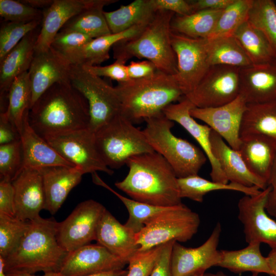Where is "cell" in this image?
Here are the masks:
<instances>
[{"label":"cell","instance_id":"53","mask_svg":"<svg viewBox=\"0 0 276 276\" xmlns=\"http://www.w3.org/2000/svg\"><path fill=\"white\" fill-rule=\"evenodd\" d=\"M127 70L129 78L132 79L148 77L158 71L155 65L147 60L132 61L127 65Z\"/></svg>","mask_w":276,"mask_h":276},{"label":"cell","instance_id":"10","mask_svg":"<svg viewBox=\"0 0 276 276\" xmlns=\"http://www.w3.org/2000/svg\"><path fill=\"white\" fill-rule=\"evenodd\" d=\"M44 139L65 159L83 174L113 171L102 159L97 148L95 132L89 128L47 135Z\"/></svg>","mask_w":276,"mask_h":276},{"label":"cell","instance_id":"47","mask_svg":"<svg viewBox=\"0 0 276 276\" xmlns=\"http://www.w3.org/2000/svg\"><path fill=\"white\" fill-rule=\"evenodd\" d=\"M93 39L77 32L60 30L53 40L50 48L66 57Z\"/></svg>","mask_w":276,"mask_h":276},{"label":"cell","instance_id":"30","mask_svg":"<svg viewBox=\"0 0 276 276\" xmlns=\"http://www.w3.org/2000/svg\"><path fill=\"white\" fill-rule=\"evenodd\" d=\"M261 243L251 242L238 250H220L221 259L218 266L235 273L251 272L272 275L267 257L262 254Z\"/></svg>","mask_w":276,"mask_h":276},{"label":"cell","instance_id":"32","mask_svg":"<svg viewBox=\"0 0 276 276\" xmlns=\"http://www.w3.org/2000/svg\"><path fill=\"white\" fill-rule=\"evenodd\" d=\"M118 1L96 0L93 5L71 18L60 30L77 32L93 39L112 34L103 8Z\"/></svg>","mask_w":276,"mask_h":276},{"label":"cell","instance_id":"15","mask_svg":"<svg viewBox=\"0 0 276 276\" xmlns=\"http://www.w3.org/2000/svg\"><path fill=\"white\" fill-rule=\"evenodd\" d=\"M221 225L218 222L208 239L195 248L186 247L174 242L171 257V276H190L218 266L221 259L218 249L221 234Z\"/></svg>","mask_w":276,"mask_h":276},{"label":"cell","instance_id":"26","mask_svg":"<svg viewBox=\"0 0 276 276\" xmlns=\"http://www.w3.org/2000/svg\"><path fill=\"white\" fill-rule=\"evenodd\" d=\"M239 152L248 169L268 185L276 157V140L260 134L240 136Z\"/></svg>","mask_w":276,"mask_h":276},{"label":"cell","instance_id":"64","mask_svg":"<svg viewBox=\"0 0 276 276\" xmlns=\"http://www.w3.org/2000/svg\"><path fill=\"white\" fill-rule=\"evenodd\" d=\"M275 218H276V216H275Z\"/></svg>","mask_w":276,"mask_h":276},{"label":"cell","instance_id":"24","mask_svg":"<svg viewBox=\"0 0 276 276\" xmlns=\"http://www.w3.org/2000/svg\"><path fill=\"white\" fill-rule=\"evenodd\" d=\"M135 234L106 209L98 225L96 241L128 264L139 249Z\"/></svg>","mask_w":276,"mask_h":276},{"label":"cell","instance_id":"54","mask_svg":"<svg viewBox=\"0 0 276 276\" xmlns=\"http://www.w3.org/2000/svg\"><path fill=\"white\" fill-rule=\"evenodd\" d=\"M234 0H195L190 1L193 13L204 10H223Z\"/></svg>","mask_w":276,"mask_h":276},{"label":"cell","instance_id":"56","mask_svg":"<svg viewBox=\"0 0 276 276\" xmlns=\"http://www.w3.org/2000/svg\"><path fill=\"white\" fill-rule=\"evenodd\" d=\"M20 1L35 9L44 10L51 6L54 0H21Z\"/></svg>","mask_w":276,"mask_h":276},{"label":"cell","instance_id":"25","mask_svg":"<svg viewBox=\"0 0 276 276\" xmlns=\"http://www.w3.org/2000/svg\"><path fill=\"white\" fill-rule=\"evenodd\" d=\"M20 140L23 154L21 171L25 168L39 170L54 166L75 167L33 129L29 123L28 114L24 121Z\"/></svg>","mask_w":276,"mask_h":276},{"label":"cell","instance_id":"52","mask_svg":"<svg viewBox=\"0 0 276 276\" xmlns=\"http://www.w3.org/2000/svg\"><path fill=\"white\" fill-rule=\"evenodd\" d=\"M20 140V134L16 127L5 112L0 113V145Z\"/></svg>","mask_w":276,"mask_h":276},{"label":"cell","instance_id":"40","mask_svg":"<svg viewBox=\"0 0 276 276\" xmlns=\"http://www.w3.org/2000/svg\"><path fill=\"white\" fill-rule=\"evenodd\" d=\"M247 21L264 34L276 52V3L271 0H252Z\"/></svg>","mask_w":276,"mask_h":276},{"label":"cell","instance_id":"42","mask_svg":"<svg viewBox=\"0 0 276 276\" xmlns=\"http://www.w3.org/2000/svg\"><path fill=\"white\" fill-rule=\"evenodd\" d=\"M252 3V0H234L223 10L214 31L209 38L233 35L235 31L247 20Z\"/></svg>","mask_w":276,"mask_h":276},{"label":"cell","instance_id":"13","mask_svg":"<svg viewBox=\"0 0 276 276\" xmlns=\"http://www.w3.org/2000/svg\"><path fill=\"white\" fill-rule=\"evenodd\" d=\"M177 73L175 75L185 96L193 91L210 67L204 38H193L171 32Z\"/></svg>","mask_w":276,"mask_h":276},{"label":"cell","instance_id":"33","mask_svg":"<svg viewBox=\"0 0 276 276\" xmlns=\"http://www.w3.org/2000/svg\"><path fill=\"white\" fill-rule=\"evenodd\" d=\"M233 35L252 65L276 61V52L266 37L247 20L235 31Z\"/></svg>","mask_w":276,"mask_h":276},{"label":"cell","instance_id":"62","mask_svg":"<svg viewBox=\"0 0 276 276\" xmlns=\"http://www.w3.org/2000/svg\"><path fill=\"white\" fill-rule=\"evenodd\" d=\"M190 276H206V275L205 273L200 272V273H197L193 274Z\"/></svg>","mask_w":276,"mask_h":276},{"label":"cell","instance_id":"20","mask_svg":"<svg viewBox=\"0 0 276 276\" xmlns=\"http://www.w3.org/2000/svg\"><path fill=\"white\" fill-rule=\"evenodd\" d=\"M14 193V217L31 220L45 209V197L42 177L34 169H23L12 181Z\"/></svg>","mask_w":276,"mask_h":276},{"label":"cell","instance_id":"59","mask_svg":"<svg viewBox=\"0 0 276 276\" xmlns=\"http://www.w3.org/2000/svg\"><path fill=\"white\" fill-rule=\"evenodd\" d=\"M6 276H62L59 272H48L44 273L42 275H36L34 274H30L27 273L19 272H11L6 273Z\"/></svg>","mask_w":276,"mask_h":276},{"label":"cell","instance_id":"21","mask_svg":"<svg viewBox=\"0 0 276 276\" xmlns=\"http://www.w3.org/2000/svg\"><path fill=\"white\" fill-rule=\"evenodd\" d=\"M96 0H54L42 10V19L35 53L45 51L63 26L73 17L93 5Z\"/></svg>","mask_w":276,"mask_h":276},{"label":"cell","instance_id":"63","mask_svg":"<svg viewBox=\"0 0 276 276\" xmlns=\"http://www.w3.org/2000/svg\"><path fill=\"white\" fill-rule=\"evenodd\" d=\"M269 276H276L275 275H270Z\"/></svg>","mask_w":276,"mask_h":276},{"label":"cell","instance_id":"9","mask_svg":"<svg viewBox=\"0 0 276 276\" xmlns=\"http://www.w3.org/2000/svg\"><path fill=\"white\" fill-rule=\"evenodd\" d=\"M70 82L87 101L90 116L88 128L94 132L122 114L116 87L101 77L91 74L82 66L72 64Z\"/></svg>","mask_w":276,"mask_h":276},{"label":"cell","instance_id":"17","mask_svg":"<svg viewBox=\"0 0 276 276\" xmlns=\"http://www.w3.org/2000/svg\"><path fill=\"white\" fill-rule=\"evenodd\" d=\"M71 63L50 48L35 53L28 70L32 90L31 107L50 87L57 83L70 82Z\"/></svg>","mask_w":276,"mask_h":276},{"label":"cell","instance_id":"36","mask_svg":"<svg viewBox=\"0 0 276 276\" xmlns=\"http://www.w3.org/2000/svg\"><path fill=\"white\" fill-rule=\"evenodd\" d=\"M223 10H204L183 16L175 14L171 22V30L191 38H208Z\"/></svg>","mask_w":276,"mask_h":276},{"label":"cell","instance_id":"46","mask_svg":"<svg viewBox=\"0 0 276 276\" xmlns=\"http://www.w3.org/2000/svg\"><path fill=\"white\" fill-rule=\"evenodd\" d=\"M163 245L134 254L128 261L127 276H150Z\"/></svg>","mask_w":276,"mask_h":276},{"label":"cell","instance_id":"50","mask_svg":"<svg viewBox=\"0 0 276 276\" xmlns=\"http://www.w3.org/2000/svg\"><path fill=\"white\" fill-rule=\"evenodd\" d=\"M175 241L169 242L163 245L150 276H171V257L172 246Z\"/></svg>","mask_w":276,"mask_h":276},{"label":"cell","instance_id":"18","mask_svg":"<svg viewBox=\"0 0 276 276\" xmlns=\"http://www.w3.org/2000/svg\"><path fill=\"white\" fill-rule=\"evenodd\" d=\"M127 262L99 244H88L68 252L59 272L62 276H86L123 269Z\"/></svg>","mask_w":276,"mask_h":276},{"label":"cell","instance_id":"37","mask_svg":"<svg viewBox=\"0 0 276 276\" xmlns=\"http://www.w3.org/2000/svg\"><path fill=\"white\" fill-rule=\"evenodd\" d=\"M178 185L180 197L187 198L193 201L202 202L204 196L208 193L218 190H231L254 195L262 190L254 186L248 187L232 182L223 183L210 181L197 175L178 178Z\"/></svg>","mask_w":276,"mask_h":276},{"label":"cell","instance_id":"34","mask_svg":"<svg viewBox=\"0 0 276 276\" xmlns=\"http://www.w3.org/2000/svg\"><path fill=\"white\" fill-rule=\"evenodd\" d=\"M205 39L210 66L224 65L243 68L252 65L233 35Z\"/></svg>","mask_w":276,"mask_h":276},{"label":"cell","instance_id":"45","mask_svg":"<svg viewBox=\"0 0 276 276\" xmlns=\"http://www.w3.org/2000/svg\"><path fill=\"white\" fill-rule=\"evenodd\" d=\"M0 15L8 22H29L42 20L43 14L20 1L0 0Z\"/></svg>","mask_w":276,"mask_h":276},{"label":"cell","instance_id":"48","mask_svg":"<svg viewBox=\"0 0 276 276\" xmlns=\"http://www.w3.org/2000/svg\"><path fill=\"white\" fill-rule=\"evenodd\" d=\"M82 67L93 75L100 77H107L117 81L118 83L130 79L127 73V65L117 61L105 66L92 65Z\"/></svg>","mask_w":276,"mask_h":276},{"label":"cell","instance_id":"43","mask_svg":"<svg viewBox=\"0 0 276 276\" xmlns=\"http://www.w3.org/2000/svg\"><path fill=\"white\" fill-rule=\"evenodd\" d=\"M41 21L3 24L0 29V62L24 37L40 26Z\"/></svg>","mask_w":276,"mask_h":276},{"label":"cell","instance_id":"4","mask_svg":"<svg viewBox=\"0 0 276 276\" xmlns=\"http://www.w3.org/2000/svg\"><path fill=\"white\" fill-rule=\"evenodd\" d=\"M116 87L122 114L133 124L162 113L167 106L185 96L175 75L159 71L148 77L118 83Z\"/></svg>","mask_w":276,"mask_h":276},{"label":"cell","instance_id":"8","mask_svg":"<svg viewBox=\"0 0 276 276\" xmlns=\"http://www.w3.org/2000/svg\"><path fill=\"white\" fill-rule=\"evenodd\" d=\"M199 215L181 203L158 215L135 234L139 251L171 241L186 242L197 232Z\"/></svg>","mask_w":276,"mask_h":276},{"label":"cell","instance_id":"29","mask_svg":"<svg viewBox=\"0 0 276 276\" xmlns=\"http://www.w3.org/2000/svg\"><path fill=\"white\" fill-rule=\"evenodd\" d=\"M147 25L135 26L121 33L94 38L65 57L73 65H98L109 58L110 50L116 43L138 36Z\"/></svg>","mask_w":276,"mask_h":276},{"label":"cell","instance_id":"57","mask_svg":"<svg viewBox=\"0 0 276 276\" xmlns=\"http://www.w3.org/2000/svg\"><path fill=\"white\" fill-rule=\"evenodd\" d=\"M127 269H119L98 272L86 276H127Z\"/></svg>","mask_w":276,"mask_h":276},{"label":"cell","instance_id":"16","mask_svg":"<svg viewBox=\"0 0 276 276\" xmlns=\"http://www.w3.org/2000/svg\"><path fill=\"white\" fill-rule=\"evenodd\" d=\"M247 105L245 98L240 94L233 101L220 106L195 107L191 109L190 114L204 122L232 148L238 150L241 143V125Z\"/></svg>","mask_w":276,"mask_h":276},{"label":"cell","instance_id":"44","mask_svg":"<svg viewBox=\"0 0 276 276\" xmlns=\"http://www.w3.org/2000/svg\"><path fill=\"white\" fill-rule=\"evenodd\" d=\"M23 162L21 140L0 146L1 180L12 181L20 172Z\"/></svg>","mask_w":276,"mask_h":276},{"label":"cell","instance_id":"12","mask_svg":"<svg viewBox=\"0 0 276 276\" xmlns=\"http://www.w3.org/2000/svg\"><path fill=\"white\" fill-rule=\"evenodd\" d=\"M105 209L93 199L79 203L58 223L57 237L59 244L68 252L96 240L98 225Z\"/></svg>","mask_w":276,"mask_h":276},{"label":"cell","instance_id":"58","mask_svg":"<svg viewBox=\"0 0 276 276\" xmlns=\"http://www.w3.org/2000/svg\"><path fill=\"white\" fill-rule=\"evenodd\" d=\"M266 257L272 275H276V249H271Z\"/></svg>","mask_w":276,"mask_h":276},{"label":"cell","instance_id":"55","mask_svg":"<svg viewBox=\"0 0 276 276\" xmlns=\"http://www.w3.org/2000/svg\"><path fill=\"white\" fill-rule=\"evenodd\" d=\"M268 186L271 188L266 204V212L270 215L276 216V157L270 172Z\"/></svg>","mask_w":276,"mask_h":276},{"label":"cell","instance_id":"61","mask_svg":"<svg viewBox=\"0 0 276 276\" xmlns=\"http://www.w3.org/2000/svg\"><path fill=\"white\" fill-rule=\"evenodd\" d=\"M0 276H6L4 271V261L3 258L0 257Z\"/></svg>","mask_w":276,"mask_h":276},{"label":"cell","instance_id":"31","mask_svg":"<svg viewBox=\"0 0 276 276\" xmlns=\"http://www.w3.org/2000/svg\"><path fill=\"white\" fill-rule=\"evenodd\" d=\"M157 11L153 0H135L104 13L111 33L116 34L135 26L149 24Z\"/></svg>","mask_w":276,"mask_h":276},{"label":"cell","instance_id":"49","mask_svg":"<svg viewBox=\"0 0 276 276\" xmlns=\"http://www.w3.org/2000/svg\"><path fill=\"white\" fill-rule=\"evenodd\" d=\"M14 193L11 181L1 180L0 214L14 216Z\"/></svg>","mask_w":276,"mask_h":276},{"label":"cell","instance_id":"3","mask_svg":"<svg viewBox=\"0 0 276 276\" xmlns=\"http://www.w3.org/2000/svg\"><path fill=\"white\" fill-rule=\"evenodd\" d=\"M59 222L40 216L29 220L28 228L16 249L4 261L5 273L59 272L68 252L59 243Z\"/></svg>","mask_w":276,"mask_h":276},{"label":"cell","instance_id":"7","mask_svg":"<svg viewBox=\"0 0 276 276\" xmlns=\"http://www.w3.org/2000/svg\"><path fill=\"white\" fill-rule=\"evenodd\" d=\"M98 151L110 169L122 167L133 156L155 151L142 130L120 114L95 132Z\"/></svg>","mask_w":276,"mask_h":276},{"label":"cell","instance_id":"28","mask_svg":"<svg viewBox=\"0 0 276 276\" xmlns=\"http://www.w3.org/2000/svg\"><path fill=\"white\" fill-rule=\"evenodd\" d=\"M41 25L28 33L0 62L1 101L8 91L14 80L28 72L32 61Z\"/></svg>","mask_w":276,"mask_h":276},{"label":"cell","instance_id":"39","mask_svg":"<svg viewBox=\"0 0 276 276\" xmlns=\"http://www.w3.org/2000/svg\"><path fill=\"white\" fill-rule=\"evenodd\" d=\"M32 90L28 72L16 77L8 91L6 112L20 134L24 121L31 107Z\"/></svg>","mask_w":276,"mask_h":276},{"label":"cell","instance_id":"35","mask_svg":"<svg viewBox=\"0 0 276 276\" xmlns=\"http://www.w3.org/2000/svg\"><path fill=\"white\" fill-rule=\"evenodd\" d=\"M265 135L276 140V100L265 103L247 104L240 128V136Z\"/></svg>","mask_w":276,"mask_h":276},{"label":"cell","instance_id":"6","mask_svg":"<svg viewBox=\"0 0 276 276\" xmlns=\"http://www.w3.org/2000/svg\"><path fill=\"white\" fill-rule=\"evenodd\" d=\"M142 130L148 143L169 164L177 178L197 175L207 157L203 151L171 131L174 122L163 113L145 120Z\"/></svg>","mask_w":276,"mask_h":276},{"label":"cell","instance_id":"41","mask_svg":"<svg viewBox=\"0 0 276 276\" xmlns=\"http://www.w3.org/2000/svg\"><path fill=\"white\" fill-rule=\"evenodd\" d=\"M29 225V220L0 214V257L5 259L17 247Z\"/></svg>","mask_w":276,"mask_h":276},{"label":"cell","instance_id":"22","mask_svg":"<svg viewBox=\"0 0 276 276\" xmlns=\"http://www.w3.org/2000/svg\"><path fill=\"white\" fill-rule=\"evenodd\" d=\"M240 93L247 104L276 100V61L241 68Z\"/></svg>","mask_w":276,"mask_h":276},{"label":"cell","instance_id":"23","mask_svg":"<svg viewBox=\"0 0 276 276\" xmlns=\"http://www.w3.org/2000/svg\"><path fill=\"white\" fill-rule=\"evenodd\" d=\"M210 140L213 154L228 181L244 186H256L264 190L267 184L247 168L238 151L232 148L218 134L212 130Z\"/></svg>","mask_w":276,"mask_h":276},{"label":"cell","instance_id":"5","mask_svg":"<svg viewBox=\"0 0 276 276\" xmlns=\"http://www.w3.org/2000/svg\"><path fill=\"white\" fill-rule=\"evenodd\" d=\"M175 14L158 10L138 36L119 41L112 47L115 61L125 64L133 57L145 58L152 62L158 71L176 75L177 59L171 40V22Z\"/></svg>","mask_w":276,"mask_h":276},{"label":"cell","instance_id":"19","mask_svg":"<svg viewBox=\"0 0 276 276\" xmlns=\"http://www.w3.org/2000/svg\"><path fill=\"white\" fill-rule=\"evenodd\" d=\"M195 107L184 96L178 103L167 106L163 112L168 119L180 125L199 144L210 163L212 180L227 183L228 181L212 151L210 140L212 129L206 124L198 123L190 114L191 109Z\"/></svg>","mask_w":276,"mask_h":276},{"label":"cell","instance_id":"11","mask_svg":"<svg viewBox=\"0 0 276 276\" xmlns=\"http://www.w3.org/2000/svg\"><path fill=\"white\" fill-rule=\"evenodd\" d=\"M239 67L211 66L195 89L185 96L196 107H215L233 101L240 93Z\"/></svg>","mask_w":276,"mask_h":276},{"label":"cell","instance_id":"38","mask_svg":"<svg viewBox=\"0 0 276 276\" xmlns=\"http://www.w3.org/2000/svg\"><path fill=\"white\" fill-rule=\"evenodd\" d=\"M93 181L96 185L107 189L123 202L128 210L129 217L125 225L134 233H139L148 222L171 206H159L141 202L125 197L107 185L96 172L91 173Z\"/></svg>","mask_w":276,"mask_h":276},{"label":"cell","instance_id":"60","mask_svg":"<svg viewBox=\"0 0 276 276\" xmlns=\"http://www.w3.org/2000/svg\"><path fill=\"white\" fill-rule=\"evenodd\" d=\"M258 273H253L249 276H258ZM206 276H227L224 273L221 271H219L215 273H205Z\"/></svg>","mask_w":276,"mask_h":276},{"label":"cell","instance_id":"2","mask_svg":"<svg viewBox=\"0 0 276 276\" xmlns=\"http://www.w3.org/2000/svg\"><path fill=\"white\" fill-rule=\"evenodd\" d=\"M87 100L70 82L57 83L48 89L31 107L30 126L41 137L88 128Z\"/></svg>","mask_w":276,"mask_h":276},{"label":"cell","instance_id":"14","mask_svg":"<svg viewBox=\"0 0 276 276\" xmlns=\"http://www.w3.org/2000/svg\"><path fill=\"white\" fill-rule=\"evenodd\" d=\"M269 186L254 195H245L238 203V218L243 225L245 241L264 243L276 249V221L266 210Z\"/></svg>","mask_w":276,"mask_h":276},{"label":"cell","instance_id":"1","mask_svg":"<svg viewBox=\"0 0 276 276\" xmlns=\"http://www.w3.org/2000/svg\"><path fill=\"white\" fill-rule=\"evenodd\" d=\"M126 176L115 186L131 199L159 206L181 203L178 178L167 160L155 151L133 156Z\"/></svg>","mask_w":276,"mask_h":276},{"label":"cell","instance_id":"27","mask_svg":"<svg viewBox=\"0 0 276 276\" xmlns=\"http://www.w3.org/2000/svg\"><path fill=\"white\" fill-rule=\"evenodd\" d=\"M41 174L45 197V210L55 214L70 191L81 181L84 174L76 167H49L38 170Z\"/></svg>","mask_w":276,"mask_h":276},{"label":"cell","instance_id":"51","mask_svg":"<svg viewBox=\"0 0 276 276\" xmlns=\"http://www.w3.org/2000/svg\"><path fill=\"white\" fill-rule=\"evenodd\" d=\"M156 10H166L179 15H187L193 13L190 1L153 0Z\"/></svg>","mask_w":276,"mask_h":276}]
</instances>
